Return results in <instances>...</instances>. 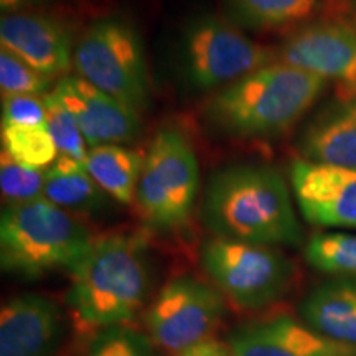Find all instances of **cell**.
Returning <instances> with one entry per match:
<instances>
[{"mask_svg": "<svg viewBox=\"0 0 356 356\" xmlns=\"http://www.w3.org/2000/svg\"><path fill=\"white\" fill-rule=\"evenodd\" d=\"M50 95L76 119L89 149L124 145L139 136V114L76 74L60 78Z\"/></svg>", "mask_w": 356, "mask_h": 356, "instance_id": "obj_12", "label": "cell"}, {"mask_svg": "<svg viewBox=\"0 0 356 356\" xmlns=\"http://www.w3.org/2000/svg\"><path fill=\"white\" fill-rule=\"evenodd\" d=\"M200 266L226 300L248 312L282 299L296 274L292 261L277 248L218 236L202 243Z\"/></svg>", "mask_w": 356, "mask_h": 356, "instance_id": "obj_7", "label": "cell"}, {"mask_svg": "<svg viewBox=\"0 0 356 356\" xmlns=\"http://www.w3.org/2000/svg\"><path fill=\"white\" fill-rule=\"evenodd\" d=\"M149 257L140 236L118 233L95 239L70 270L66 305L86 328L129 325L149 296Z\"/></svg>", "mask_w": 356, "mask_h": 356, "instance_id": "obj_2", "label": "cell"}, {"mask_svg": "<svg viewBox=\"0 0 356 356\" xmlns=\"http://www.w3.org/2000/svg\"><path fill=\"white\" fill-rule=\"evenodd\" d=\"M108 197L79 160L58 155L44 170L43 198L73 215L102 211L108 204Z\"/></svg>", "mask_w": 356, "mask_h": 356, "instance_id": "obj_18", "label": "cell"}, {"mask_svg": "<svg viewBox=\"0 0 356 356\" xmlns=\"http://www.w3.org/2000/svg\"><path fill=\"white\" fill-rule=\"evenodd\" d=\"M318 0H222L226 19L248 30H275L309 19Z\"/></svg>", "mask_w": 356, "mask_h": 356, "instance_id": "obj_20", "label": "cell"}, {"mask_svg": "<svg viewBox=\"0 0 356 356\" xmlns=\"http://www.w3.org/2000/svg\"><path fill=\"white\" fill-rule=\"evenodd\" d=\"M300 320L337 343L356 348V277H332L302 300Z\"/></svg>", "mask_w": 356, "mask_h": 356, "instance_id": "obj_17", "label": "cell"}, {"mask_svg": "<svg viewBox=\"0 0 356 356\" xmlns=\"http://www.w3.org/2000/svg\"><path fill=\"white\" fill-rule=\"evenodd\" d=\"M66 333L61 307L42 293H20L0 312V356H53Z\"/></svg>", "mask_w": 356, "mask_h": 356, "instance_id": "obj_15", "label": "cell"}, {"mask_svg": "<svg viewBox=\"0 0 356 356\" xmlns=\"http://www.w3.org/2000/svg\"><path fill=\"white\" fill-rule=\"evenodd\" d=\"M43 99L47 106V127L55 142L58 155L84 162L89 149H86V139H84L76 119L50 92L44 95Z\"/></svg>", "mask_w": 356, "mask_h": 356, "instance_id": "obj_25", "label": "cell"}, {"mask_svg": "<svg viewBox=\"0 0 356 356\" xmlns=\"http://www.w3.org/2000/svg\"><path fill=\"white\" fill-rule=\"evenodd\" d=\"M202 221L213 236L264 246H300L302 226L284 177L261 163H238L208 181Z\"/></svg>", "mask_w": 356, "mask_h": 356, "instance_id": "obj_1", "label": "cell"}, {"mask_svg": "<svg viewBox=\"0 0 356 356\" xmlns=\"http://www.w3.org/2000/svg\"><path fill=\"white\" fill-rule=\"evenodd\" d=\"M277 60L337 88L338 99L356 96V30L340 22H315L284 40Z\"/></svg>", "mask_w": 356, "mask_h": 356, "instance_id": "obj_10", "label": "cell"}, {"mask_svg": "<svg viewBox=\"0 0 356 356\" xmlns=\"http://www.w3.org/2000/svg\"><path fill=\"white\" fill-rule=\"evenodd\" d=\"M76 76L95 84L142 114L150 99L144 47L132 24L121 17L97 19L74 44Z\"/></svg>", "mask_w": 356, "mask_h": 356, "instance_id": "obj_6", "label": "cell"}, {"mask_svg": "<svg viewBox=\"0 0 356 356\" xmlns=\"http://www.w3.org/2000/svg\"><path fill=\"white\" fill-rule=\"evenodd\" d=\"M0 190L6 204H22L43 198L44 170L26 167L2 150Z\"/></svg>", "mask_w": 356, "mask_h": 356, "instance_id": "obj_24", "label": "cell"}, {"mask_svg": "<svg viewBox=\"0 0 356 356\" xmlns=\"http://www.w3.org/2000/svg\"><path fill=\"white\" fill-rule=\"evenodd\" d=\"M2 145L13 160L38 170H47L58 157L47 126H2Z\"/></svg>", "mask_w": 356, "mask_h": 356, "instance_id": "obj_22", "label": "cell"}, {"mask_svg": "<svg viewBox=\"0 0 356 356\" xmlns=\"http://www.w3.org/2000/svg\"><path fill=\"white\" fill-rule=\"evenodd\" d=\"M44 0H0V8L3 13H17L24 12L25 8H32Z\"/></svg>", "mask_w": 356, "mask_h": 356, "instance_id": "obj_29", "label": "cell"}, {"mask_svg": "<svg viewBox=\"0 0 356 356\" xmlns=\"http://www.w3.org/2000/svg\"><path fill=\"white\" fill-rule=\"evenodd\" d=\"M200 190L198 159L188 139L172 127L155 134L142 165L136 203L142 220L159 233L188 222Z\"/></svg>", "mask_w": 356, "mask_h": 356, "instance_id": "obj_5", "label": "cell"}, {"mask_svg": "<svg viewBox=\"0 0 356 356\" xmlns=\"http://www.w3.org/2000/svg\"><path fill=\"white\" fill-rule=\"evenodd\" d=\"M0 43L2 50L48 78L68 76L73 66V35L65 22L47 13H6L0 20Z\"/></svg>", "mask_w": 356, "mask_h": 356, "instance_id": "obj_14", "label": "cell"}, {"mask_svg": "<svg viewBox=\"0 0 356 356\" xmlns=\"http://www.w3.org/2000/svg\"><path fill=\"white\" fill-rule=\"evenodd\" d=\"M305 261L333 277H356V234L318 233L307 241Z\"/></svg>", "mask_w": 356, "mask_h": 356, "instance_id": "obj_21", "label": "cell"}, {"mask_svg": "<svg viewBox=\"0 0 356 356\" xmlns=\"http://www.w3.org/2000/svg\"><path fill=\"white\" fill-rule=\"evenodd\" d=\"M233 356H356L289 314L239 323L226 335Z\"/></svg>", "mask_w": 356, "mask_h": 356, "instance_id": "obj_13", "label": "cell"}, {"mask_svg": "<svg viewBox=\"0 0 356 356\" xmlns=\"http://www.w3.org/2000/svg\"><path fill=\"white\" fill-rule=\"evenodd\" d=\"M86 356H159L157 346L145 332L131 325L97 330L89 341Z\"/></svg>", "mask_w": 356, "mask_h": 356, "instance_id": "obj_23", "label": "cell"}, {"mask_svg": "<svg viewBox=\"0 0 356 356\" xmlns=\"http://www.w3.org/2000/svg\"><path fill=\"white\" fill-rule=\"evenodd\" d=\"M2 126H47L43 96H2Z\"/></svg>", "mask_w": 356, "mask_h": 356, "instance_id": "obj_27", "label": "cell"}, {"mask_svg": "<svg viewBox=\"0 0 356 356\" xmlns=\"http://www.w3.org/2000/svg\"><path fill=\"white\" fill-rule=\"evenodd\" d=\"M181 70L197 91H220L277 60L226 17L202 15L186 25L180 43Z\"/></svg>", "mask_w": 356, "mask_h": 356, "instance_id": "obj_8", "label": "cell"}, {"mask_svg": "<svg viewBox=\"0 0 356 356\" xmlns=\"http://www.w3.org/2000/svg\"><path fill=\"white\" fill-rule=\"evenodd\" d=\"M225 300L216 287L197 277L168 280L145 312V333L157 348L178 356L211 340L226 315Z\"/></svg>", "mask_w": 356, "mask_h": 356, "instance_id": "obj_9", "label": "cell"}, {"mask_svg": "<svg viewBox=\"0 0 356 356\" xmlns=\"http://www.w3.org/2000/svg\"><path fill=\"white\" fill-rule=\"evenodd\" d=\"M2 96H44L51 91V78L44 76L10 51H0Z\"/></svg>", "mask_w": 356, "mask_h": 356, "instance_id": "obj_26", "label": "cell"}, {"mask_svg": "<svg viewBox=\"0 0 356 356\" xmlns=\"http://www.w3.org/2000/svg\"><path fill=\"white\" fill-rule=\"evenodd\" d=\"M302 159L356 168V96L337 99L315 115L300 137Z\"/></svg>", "mask_w": 356, "mask_h": 356, "instance_id": "obj_16", "label": "cell"}, {"mask_svg": "<svg viewBox=\"0 0 356 356\" xmlns=\"http://www.w3.org/2000/svg\"><path fill=\"white\" fill-rule=\"evenodd\" d=\"M95 239L73 213L47 198L6 204L0 215V264L3 273L24 279L60 269L70 273Z\"/></svg>", "mask_w": 356, "mask_h": 356, "instance_id": "obj_4", "label": "cell"}, {"mask_svg": "<svg viewBox=\"0 0 356 356\" xmlns=\"http://www.w3.org/2000/svg\"><path fill=\"white\" fill-rule=\"evenodd\" d=\"M178 356H233L231 355V350L228 348V345L221 343V341L216 340H208L203 341V343L191 346V348L185 350L184 353H180Z\"/></svg>", "mask_w": 356, "mask_h": 356, "instance_id": "obj_28", "label": "cell"}, {"mask_svg": "<svg viewBox=\"0 0 356 356\" xmlns=\"http://www.w3.org/2000/svg\"><path fill=\"white\" fill-rule=\"evenodd\" d=\"M325 88L327 83L315 74L275 60L216 91L204 118L226 136L275 137L299 121Z\"/></svg>", "mask_w": 356, "mask_h": 356, "instance_id": "obj_3", "label": "cell"}, {"mask_svg": "<svg viewBox=\"0 0 356 356\" xmlns=\"http://www.w3.org/2000/svg\"><path fill=\"white\" fill-rule=\"evenodd\" d=\"M291 185L307 222L356 229V168L293 160Z\"/></svg>", "mask_w": 356, "mask_h": 356, "instance_id": "obj_11", "label": "cell"}, {"mask_svg": "<svg viewBox=\"0 0 356 356\" xmlns=\"http://www.w3.org/2000/svg\"><path fill=\"white\" fill-rule=\"evenodd\" d=\"M88 172L111 198L122 204L136 202L144 157L124 145H99L88 150Z\"/></svg>", "mask_w": 356, "mask_h": 356, "instance_id": "obj_19", "label": "cell"}]
</instances>
